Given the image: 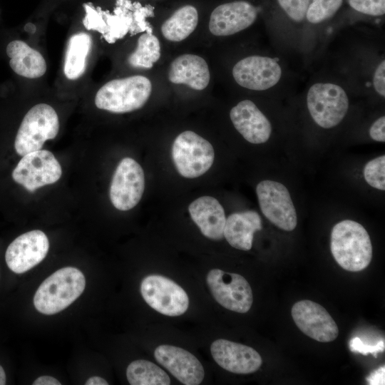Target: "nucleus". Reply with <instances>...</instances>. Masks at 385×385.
I'll return each mask as SVG.
<instances>
[{"label": "nucleus", "instance_id": "nucleus-5", "mask_svg": "<svg viewBox=\"0 0 385 385\" xmlns=\"http://www.w3.org/2000/svg\"><path fill=\"white\" fill-rule=\"evenodd\" d=\"M172 157L178 173L187 178H195L212 166L215 152L205 138L191 130L179 134L172 146Z\"/></svg>", "mask_w": 385, "mask_h": 385}, {"label": "nucleus", "instance_id": "nucleus-38", "mask_svg": "<svg viewBox=\"0 0 385 385\" xmlns=\"http://www.w3.org/2000/svg\"><path fill=\"white\" fill-rule=\"evenodd\" d=\"M24 29L29 33L34 34L36 31V26L33 24L28 23L26 24Z\"/></svg>", "mask_w": 385, "mask_h": 385}, {"label": "nucleus", "instance_id": "nucleus-28", "mask_svg": "<svg viewBox=\"0 0 385 385\" xmlns=\"http://www.w3.org/2000/svg\"><path fill=\"white\" fill-rule=\"evenodd\" d=\"M364 177L371 187L380 190H385V156L384 155L369 161L364 168Z\"/></svg>", "mask_w": 385, "mask_h": 385}, {"label": "nucleus", "instance_id": "nucleus-32", "mask_svg": "<svg viewBox=\"0 0 385 385\" xmlns=\"http://www.w3.org/2000/svg\"><path fill=\"white\" fill-rule=\"evenodd\" d=\"M375 91L381 96H385V61H382L377 66L373 78Z\"/></svg>", "mask_w": 385, "mask_h": 385}, {"label": "nucleus", "instance_id": "nucleus-1", "mask_svg": "<svg viewBox=\"0 0 385 385\" xmlns=\"http://www.w3.org/2000/svg\"><path fill=\"white\" fill-rule=\"evenodd\" d=\"M331 252L337 263L349 272L366 268L372 258V245L369 233L359 222L345 220L332 228Z\"/></svg>", "mask_w": 385, "mask_h": 385}, {"label": "nucleus", "instance_id": "nucleus-6", "mask_svg": "<svg viewBox=\"0 0 385 385\" xmlns=\"http://www.w3.org/2000/svg\"><path fill=\"white\" fill-rule=\"evenodd\" d=\"M307 103L314 122L323 128L337 125L346 115L349 98L342 87L332 83H317L308 91Z\"/></svg>", "mask_w": 385, "mask_h": 385}, {"label": "nucleus", "instance_id": "nucleus-31", "mask_svg": "<svg viewBox=\"0 0 385 385\" xmlns=\"http://www.w3.org/2000/svg\"><path fill=\"white\" fill-rule=\"evenodd\" d=\"M384 340H380L375 344H369L359 337H353L349 343V349L354 353L363 355L372 354L377 357V354L384 351Z\"/></svg>", "mask_w": 385, "mask_h": 385}, {"label": "nucleus", "instance_id": "nucleus-25", "mask_svg": "<svg viewBox=\"0 0 385 385\" xmlns=\"http://www.w3.org/2000/svg\"><path fill=\"white\" fill-rule=\"evenodd\" d=\"M126 376L131 385H168L170 379L165 371L151 361L138 359L127 367Z\"/></svg>", "mask_w": 385, "mask_h": 385}, {"label": "nucleus", "instance_id": "nucleus-36", "mask_svg": "<svg viewBox=\"0 0 385 385\" xmlns=\"http://www.w3.org/2000/svg\"><path fill=\"white\" fill-rule=\"evenodd\" d=\"M86 385H108L106 380L101 376H91L85 383Z\"/></svg>", "mask_w": 385, "mask_h": 385}, {"label": "nucleus", "instance_id": "nucleus-20", "mask_svg": "<svg viewBox=\"0 0 385 385\" xmlns=\"http://www.w3.org/2000/svg\"><path fill=\"white\" fill-rule=\"evenodd\" d=\"M188 210L203 235L213 240L224 237L226 217L225 210L217 199L210 196L200 197L189 205Z\"/></svg>", "mask_w": 385, "mask_h": 385}, {"label": "nucleus", "instance_id": "nucleus-15", "mask_svg": "<svg viewBox=\"0 0 385 385\" xmlns=\"http://www.w3.org/2000/svg\"><path fill=\"white\" fill-rule=\"evenodd\" d=\"M257 17V9L246 1H235L217 6L212 11L209 30L217 36L238 33L250 26Z\"/></svg>", "mask_w": 385, "mask_h": 385}, {"label": "nucleus", "instance_id": "nucleus-4", "mask_svg": "<svg viewBox=\"0 0 385 385\" xmlns=\"http://www.w3.org/2000/svg\"><path fill=\"white\" fill-rule=\"evenodd\" d=\"M59 130L58 116L49 105L39 103L24 115L14 140L18 155L41 150L44 143L56 137Z\"/></svg>", "mask_w": 385, "mask_h": 385}, {"label": "nucleus", "instance_id": "nucleus-19", "mask_svg": "<svg viewBox=\"0 0 385 385\" xmlns=\"http://www.w3.org/2000/svg\"><path fill=\"white\" fill-rule=\"evenodd\" d=\"M169 81L175 84H184L196 91L204 90L209 84L210 73L206 61L195 54H183L170 63Z\"/></svg>", "mask_w": 385, "mask_h": 385}, {"label": "nucleus", "instance_id": "nucleus-8", "mask_svg": "<svg viewBox=\"0 0 385 385\" xmlns=\"http://www.w3.org/2000/svg\"><path fill=\"white\" fill-rule=\"evenodd\" d=\"M140 293L150 307L165 315L179 316L188 308L189 299L185 291L161 275L145 277L140 284Z\"/></svg>", "mask_w": 385, "mask_h": 385}, {"label": "nucleus", "instance_id": "nucleus-17", "mask_svg": "<svg viewBox=\"0 0 385 385\" xmlns=\"http://www.w3.org/2000/svg\"><path fill=\"white\" fill-rule=\"evenodd\" d=\"M154 356L178 381L185 385L200 384L204 379V369L200 361L184 349L171 346H158Z\"/></svg>", "mask_w": 385, "mask_h": 385}, {"label": "nucleus", "instance_id": "nucleus-35", "mask_svg": "<svg viewBox=\"0 0 385 385\" xmlns=\"http://www.w3.org/2000/svg\"><path fill=\"white\" fill-rule=\"evenodd\" d=\"M33 385H61V382L51 376H41L32 384Z\"/></svg>", "mask_w": 385, "mask_h": 385}, {"label": "nucleus", "instance_id": "nucleus-11", "mask_svg": "<svg viewBox=\"0 0 385 385\" xmlns=\"http://www.w3.org/2000/svg\"><path fill=\"white\" fill-rule=\"evenodd\" d=\"M145 188L141 166L133 158H125L118 163L111 183L110 200L118 210L126 211L140 200Z\"/></svg>", "mask_w": 385, "mask_h": 385}, {"label": "nucleus", "instance_id": "nucleus-26", "mask_svg": "<svg viewBox=\"0 0 385 385\" xmlns=\"http://www.w3.org/2000/svg\"><path fill=\"white\" fill-rule=\"evenodd\" d=\"M160 57L158 38L151 33H145L138 39L137 47L128 57V63L135 68H151Z\"/></svg>", "mask_w": 385, "mask_h": 385}, {"label": "nucleus", "instance_id": "nucleus-23", "mask_svg": "<svg viewBox=\"0 0 385 385\" xmlns=\"http://www.w3.org/2000/svg\"><path fill=\"white\" fill-rule=\"evenodd\" d=\"M91 43V36L86 33L80 32L70 37L63 66L64 74L68 79L76 80L84 73Z\"/></svg>", "mask_w": 385, "mask_h": 385}, {"label": "nucleus", "instance_id": "nucleus-29", "mask_svg": "<svg viewBox=\"0 0 385 385\" xmlns=\"http://www.w3.org/2000/svg\"><path fill=\"white\" fill-rule=\"evenodd\" d=\"M279 6L290 19L301 21L305 16L310 0H277Z\"/></svg>", "mask_w": 385, "mask_h": 385}, {"label": "nucleus", "instance_id": "nucleus-2", "mask_svg": "<svg viewBox=\"0 0 385 385\" xmlns=\"http://www.w3.org/2000/svg\"><path fill=\"white\" fill-rule=\"evenodd\" d=\"M86 278L73 267L61 268L47 277L34 297V304L40 313L51 315L71 304L83 293Z\"/></svg>", "mask_w": 385, "mask_h": 385}, {"label": "nucleus", "instance_id": "nucleus-37", "mask_svg": "<svg viewBox=\"0 0 385 385\" xmlns=\"http://www.w3.org/2000/svg\"><path fill=\"white\" fill-rule=\"evenodd\" d=\"M6 377L5 371L3 367L0 365V385H4L6 384Z\"/></svg>", "mask_w": 385, "mask_h": 385}, {"label": "nucleus", "instance_id": "nucleus-33", "mask_svg": "<svg viewBox=\"0 0 385 385\" xmlns=\"http://www.w3.org/2000/svg\"><path fill=\"white\" fill-rule=\"evenodd\" d=\"M385 117L381 116L371 125L369 129L371 138L379 142L385 141Z\"/></svg>", "mask_w": 385, "mask_h": 385}, {"label": "nucleus", "instance_id": "nucleus-12", "mask_svg": "<svg viewBox=\"0 0 385 385\" xmlns=\"http://www.w3.org/2000/svg\"><path fill=\"white\" fill-rule=\"evenodd\" d=\"M49 250L46 235L38 230L25 232L8 246L5 260L8 267L16 274H22L39 264Z\"/></svg>", "mask_w": 385, "mask_h": 385}, {"label": "nucleus", "instance_id": "nucleus-9", "mask_svg": "<svg viewBox=\"0 0 385 385\" xmlns=\"http://www.w3.org/2000/svg\"><path fill=\"white\" fill-rule=\"evenodd\" d=\"M207 283L215 299L223 307L238 313L247 312L253 302L251 287L242 275L211 270Z\"/></svg>", "mask_w": 385, "mask_h": 385}, {"label": "nucleus", "instance_id": "nucleus-27", "mask_svg": "<svg viewBox=\"0 0 385 385\" xmlns=\"http://www.w3.org/2000/svg\"><path fill=\"white\" fill-rule=\"evenodd\" d=\"M342 0H312L306 14L312 24H318L332 17L341 7Z\"/></svg>", "mask_w": 385, "mask_h": 385}, {"label": "nucleus", "instance_id": "nucleus-7", "mask_svg": "<svg viewBox=\"0 0 385 385\" xmlns=\"http://www.w3.org/2000/svg\"><path fill=\"white\" fill-rule=\"evenodd\" d=\"M62 174L59 162L53 153L38 150L23 156L12 172L14 180L30 192L57 182Z\"/></svg>", "mask_w": 385, "mask_h": 385}, {"label": "nucleus", "instance_id": "nucleus-14", "mask_svg": "<svg viewBox=\"0 0 385 385\" xmlns=\"http://www.w3.org/2000/svg\"><path fill=\"white\" fill-rule=\"evenodd\" d=\"M282 70L274 58L250 56L239 61L232 68L235 81L240 86L254 91H264L280 80Z\"/></svg>", "mask_w": 385, "mask_h": 385}, {"label": "nucleus", "instance_id": "nucleus-16", "mask_svg": "<svg viewBox=\"0 0 385 385\" xmlns=\"http://www.w3.org/2000/svg\"><path fill=\"white\" fill-rule=\"evenodd\" d=\"M210 351L219 366L235 374L255 372L262 363L261 356L253 348L226 339L213 342Z\"/></svg>", "mask_w": 385, "mask_h": 385}, {"label": "nucleus", "instance_id": "nucleus-22", "mask_svg": "<svg viewBox=\"0 0 385 385\" xmlns=\"http://www.w3.org/2000/svg\"><path fill=\"white\" fill-rule=\"evenodd\" d=\"M262 220L253 210L235 212L226 219L224 237L233 247L250 250L252 246L254 233L262 230Z\"/></svg>", "mask_w": 385, "mask_h": 385}, {"label": "nucleus", "instance_id": "nucleus-18", "mask_svg": "<svg viewBox=\"0 0 385 385\" xmlns=\"http://www.w3.org/2000/svg\"><path fill=\"white\" fill-rule=\"evenodd\" d=\"M236 130L248 142L264 143L272 133V125L267 118L250 100H244L234 106L230 113Z\"/></svg>", "mask_w": 385, "mask_h": 385}, {"label": "nucleus", "instance_id": "nucleus-34", "mask_svg": "<svg viewBox=\"0 0 385 385\" xmlns=\"http://www.w3.org/2000/svg\"><path fill=\"white\" fill-rule=\"evenodd\" d=\"M385 366H380L379 369L372 371L366 379L369 384L371 385H384L385 384Z\"/></svg>", "mask_w": 385, "mask_h": 385}, {"label": "nucleus", "instance_id": "nucleus-24", "mask_svg": "<svg viewBox=\"0 0 385 385\" xmlns=\"http://www.w3.org/2000/svg\"><path fill=\"white\" fill-rule=\"evenodd\" d=\"M198 23V12L192 5H185L168 18L161 26V33L165 38L173 42L183 41L196 29Z\"/></svg>", "mask_w": 385, "mask_h": 385}, {"label": "nucleus", "instance_id": "nucleus-10", "mask_svg": "<svg viewBox=\"0 0 385 385\" xmlns=\"http://www.w3.org/2000/svg\"><path fill=\"white\" fill-rule=\"evenodd\" d=\"M256 192L262 212L272 224L285 231H292L296 227V210L284 185L262 180L257 185Z\"/></svg>", "mask_w": 385, "mask_h": 385}, {"label": "nucleus", "instance_id": "nucleus-3", "mask_svg": "<svg viewBox=\"0 0 385 385\" xmlns=\"http://www.w3.org/2000/svg\"><path fill=\"white\" fill-rule=\"evenodd\" d=\"M151 91L152 83L143 76L113 79L99 88L95 104L99 109L114 113L131 112L145 105Z\"/></svg>", "mask_w": 385, "mask_h": 385}, {"label": "nucleus", "instance_id": "nucleus-13", "mask_svg": "<svg viewBox=\"0 0 385 385\" xmlns=\"http://www.w3.org/2000/svg\"><path fill=\"white\" fill-rule=\"evenodd\" d=\"M292 317L297 327L307 336L320 342H330L339 334L338 327L329 312L311 300L296 302Z\"/></svg>", "mask_w": 385, "mask_h": 385}, {"label": "nucleus", "instance_id": "nucleus-21", "mask_svg": "<svg viewBox=\"0 0 385 385\" xmlns=\"http://www.w3.org/2000/svg\"><path fill=\"white\" fill-rule=\"evenodd\" d=\"M9 65L18 76L37 78L43 76L47 66L43 56L19 39L9 41L5 47Z\"/></svg>", "mask_w": 385, "mask_h": 385}, {"label": "nucleus", "instance_id": "nucleus-30", "mask_svg": "<svg viewBox=\"0 0 385 385\" xmlns=\"http://www.w3.org/2000/svg\"><path fill=\"white\" fill-rule=\"evenodd\" d=\"M354 10L370 16H381L385 13V0H348Z\"/></svg>", "mask_w": 385, "mask_h": 385}]
</instances>
